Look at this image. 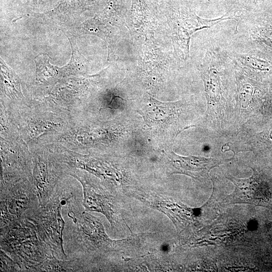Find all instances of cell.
<instances>
[{"label": "cell", "mask_w": 272, "mask_h": 272, "mask_svg": "<svg viewBox=\"0 0 272 272\" xmlns=\"http://www.w3.org/2000/svg\"><path fill=\"white\" fill-rule=\"evenodd\" d=\"M82 193L70 199L64 206L67 221L63 230V248L67 259L80 260L87 271L97 264L115 243L105 233L99 220L84 210Z\"/></svg>", "instance_id": "obj_1"}, {"label": "cell", "mask_w": 272, "mask_h": 272, "mask_svg": "<svg viewBox=\"0 0 272 272\" xmlns=\"http://www.w3.org/2000/svg\"><path fill=\"white\" fill-rule=\"evenodd\" d=\"M82 193L79 186L63 178L56 185L49 201L44 206L28 210L23 216L35 226L39 239L50 249L54 256L67 259L63 248V234L65 221L62 207L74 196Z\"/></svg>", "instance_id": "obj_2"}, {"label": "cell", "mask_w": 272, "mask_h": 272, "mask_svg": "<svg viewBox=\"0 0 272 272\" xmlns=\"http://www.w3.org/2000/svg\"><path fill=\"white\" fill-rule=\"evenodd\" d=\"M1 249L19 265L21 271H31L32 267L54 255L38 237L35 225L21 218L0 227Z\"/></svg>", "instance_id": "obj_3"}, {"label": "cell", "mask_w": 272, "mask_h": 272, "mask_svg": "<svg viewBox=\"0 0 272 272\" xmlns=\"http://www.w3.org/2000/svg\"><path fill=\"white\" fill-rule=\"evenodd\" d=\"M0 227L22 218L29 210L40 206L33 183L27 178L1 183Z\"/></svg>", "instance_id": "obj_4"}, {"label": "cell", "mask_w": 272, "mask_h": 272, "mask_svg": "<svg viewBox=\"0 0 272 272\" xmlns=\"http://www.w3.org/2000/svg\"><path fill=\"white\" fill-rule=\"evenodd\" d=\"M33 183L40 206H45L51 197L57 184L66 175L62 164L44 149L32 154Z\"/></svg>", "instance_id": "obj_5"}, {"label": "cell", "mask_w": 272, "mask_h": 272, "mask_svg": "<svg viewBox=\"0 0 272 272\" xmlns=\"http://www.w3.org/2000/svg\"><path fill=\"white\" fill-rule=\"evenodd\" d=\"M176 104L162 102L150 96L149 105L138 112L149 126L164 128L172 121Z\"/></svg>", "instance_id": "obj_6"}, {"label": "cell", "mask_w": 272, "mask_h": 272, "mask_svg": "<svg viewBox=\"0 0 272 272\" xmlns=\"http://www.w3.org/2000/svg\"><path fill=\"white\" fill-rule=\"evenodd\" d=\"M85 265L76 259H61L54 255L33 266L31 271H86Z\"/></svg>", "instance_id": "obj_7"}, {"label": "cell", "mask_w": 272, "mask_h": 272, "mask_svg": "<svg viewBox=\"0 0 272 272\" xmlns=\"http://www.w3.org/2000/svg\"><path fill=\"white\" fill-rule=\"evenodd\" d=\"M57 118L55 117H40L39 119L36 118V121L32 118L33 120L28 122V125L25 126V128L23 130L25 138L30 142V140L38 138L39 135L57 130L58 128L62 126L63 122L57 120H54Z\"/></svg>", "instance_id": "obj_8"}, {"label": "cell", "mask_w": 272, "mask_h": 272, "mask_svg": "<svg viewBox=\"0 0 272 272\" xmlns=\"http://www.w3.org/2000/svg\"><path fill=\"white\" fill-rule=\"evenodd\" d=\"M206 94L209 103H216L222 98L221 80L219 72L214 67H208L202 73Z\"/></svg>", "instance_id": "obj_9"}, {"label": "cell", "mask_w": 272, "mask_h": 272, "mask_svg": "<svg viewBox=\"0 0 272 272\" xmlns=\"http://www.w3.org/2000/svg\"><path fill=\"white\" fill-rule=\"evenodd\" d=\"M1 271H21L19 265L4 250L1 249Z\"/></svg>", "instance_id": "obj_10"}, {"label": "cell", "mask_w": 272, "mask_h": 272, "mask_svg": "<svg viewBox=\"0 0 272 272\" xmlns=\"http://www.w3.org/2000/svg\"><path fill=\"white\" fill-rule=\"evenodd\" d=\"M241 58L242 63L253 69L265 70V67L268 65L266 62L250 55L241 56Z\"/></svg>", "instance_id": "obj_11"}]
</instances>
